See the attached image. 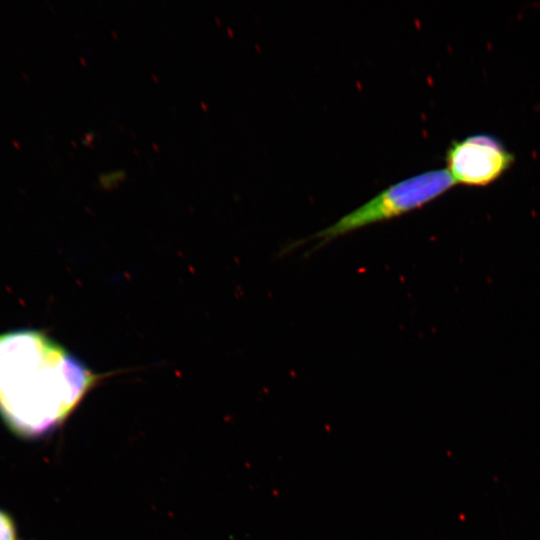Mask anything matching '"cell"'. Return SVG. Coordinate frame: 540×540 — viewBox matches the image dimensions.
I'll list each match as a JSON object with an SVG mask.
<instances>
[{"label":"cell","mask_w":540,"mask_h":540,"mask_svg":"<svg viewBox=\"0 0 540 540\" xmlns=\"http://www.w3.org/2000/svg\"><path fill=\"white\" fill-rule=\"evenodd\" d=\"M97 378L42 331L0 334V417L20 436H40L59 426Z\"/></svg>","instance_id":"cell-1"},{"label":"cell","mask_w":540,"mask_h":540,"mask_svg":"<svg viewBox=\"0 0 540 540\" xmlns=\"http://www.w3.org/2000/svg\"><path fill=\"white\" fill-rule=\"evenodd\" d=\"M454 184L447 170H432L395 183L313 236L324 244L363 227L401 216L440 196Z\"/></svg>","instance_id":"cell-2"},{"label":"cell","mask_w":540,"mask_h":540,"mask_svg":"<svg viewBox=\"0 0 540 540\" xmlns=\"http://www.w3.org/2000/svg\"><path fill=\"white\" fill-rule=\"evenodd\" d=\"M447 172L454 184L484 186L499 178L513 156L491 136L475 135L453 141L446 152Z\"/></svg>","instance_id":"cell-3"},{"label":"cell","mask_w":540,"mask_h":540,"mask_svg":"<svg viewBox=\"0 0 540 540\" xmlns=\"http://www.w3.org/2000/svg\"><path fill=\"white\" fill-rule=\"evenodd\" d=\"M0 540H16V525L12 516L0 509Z\"/></svg>","instance_id":"cell-4"},{"label":"cell","mask_w":540,"mask_h":540,"mask_svg":"<svg viewBox=\"0 0 540 540\" xmlns=\"http://www.w3.org/2000/svg\"><path fill=\"white\" fill-rule=\"evenodd\" d=\"M122 177H123V172L122 171H116V172H111V173H107L105 175H102L100 179H101L102 184L108 186L110 184H115Z\"/></svg>","instance_id":"cell-5"}]
</instances>
